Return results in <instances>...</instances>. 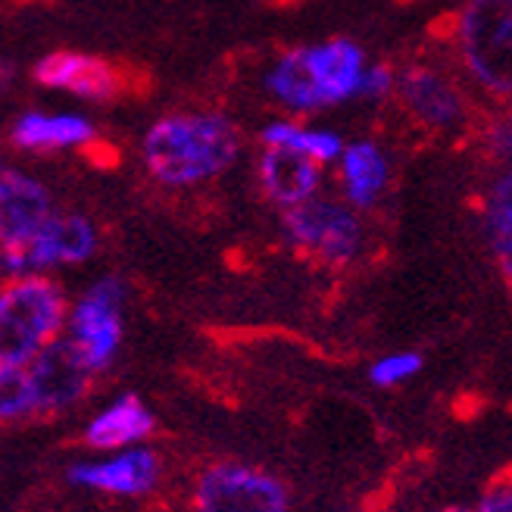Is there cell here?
Masks as SVG:
<instances>
[{
    "label": "cell",
    "instance_id": "1",
    "mask_svg": "<svg viewBox=\"0 0 512 512\" xmlns=\"http://www.w3.org/2000/svg\"><path fill=\"white\" fill-rule=\"evenodd\" d=\"M241 153L238 125L210 110L166 113L141 141V160L153 182L166 188H194L222 175Z\"/></svg>",
    "mask_w": 512,
    "mask_h": 512
},
{
    "label": "cell",
    "instance_id": "2",
    "mask_svg": "<svg viewBox=\"0 0 512 512\" xmlns=\"http://www.w3.org/2000/svg\"><path fill=\"white\" fill-rule=\"evenodd\" d=\"M450 44L481 94L512 104V0H466L450 25Z\"/></svg>",
    "mask_w": 512,
    "mask_h": 512
},
{
    "label": "cell",
    "instance_id": "3",
    "mask_svg": "<svg viewBox=\"0 0 512 512\" xmlns=\"http://www.w3.org/2000/svg\"><path fill=\"white\" fill-rule=\"evenodd\" d=\"M66 297L47 275H19L0 288V372L29 366L60 338Z\"/></svg>",
    "mask_w": 512,
    "mask_h": 512
},
{
    "label": "cell",
    "instance_id": "4",
    "mask_svg": "<svg viewBox=\"0 0 512 512\" xmlns=\"http://www.w3.org/2000/svg\"><path fill=\"white\" fill-rule=\"evenodd\" d=\"M285 228V238L303 250L316 256L319 263L328 266H347L353 263L363 250V222L356 216L353 207L338 200H322L313 197L300 203V207L285 210L281 219Z\"/></svg>",
    "mask_w": 512,
    "mask_h": 512
},
{
    "label": "cell",
    "instance_id": "5",
    "mask_svg": "<svg viewBox=\"0 0 512 512\" xmlns=\"http://www.w3.org/2000/svg\"><path fill=\"white\" fill-rule=\"evenodd\" d=\"M97 250V228L79 213H50L35 232L16 247L0 250V269L19 275H41L44 269L85 263Z\"/></svg>",
    "mask_w": 512,
    "mask_h": 512
},
{
    "label": "cell",
    "instance_id": "6",
    "mask_svg": "<svg viewBox=\"0 0 512 512\" xmlns=\"http://www.w3.org/2000/svg\"><path fill=\"white\" fill-rule=\"evenodd\" d=\"M291 494L275 475L219 463L203 469L194 484V512H288Z\"/></svg>",
    "mask_w": 512,
    "mask_h": 512
},
{
    "label": "cell",
    "instance_id": "7",
    "mask_svg": "<svg viewBox=\"0 0 512 512\" xmlns=\"http://www.w3.org/2000/svg\"><path fill=\"white\" fill-rule=\"evenodd\" d=\"M122 303L125 285L119 278H100L82 294L69 313V341L82 353L91 372H100L113 363L122 344Z\"/></svg>",
    "mask_w": 512,
    "mask_h": 512
},
{
    "label": "cell",
    "instance_id": "8",
    "mask_svg": "<svg viewBox=\"0 0 512 512\" xmlns=\"http://www.w3.org/2000/svg\"><path fill=\"white\" fill-rule=\"evenodd\" d=\"M394 94L419 125L450 132L469 122V97L450 72L434 63H409L397 72Z\"/></svg>",
    "mask_w": 512,
    "mask_h": 512
},
{
    "label": "cell",
    "instance_id": "9",
    "mask_svg": "<svg viewBox=\"0 0 512 512\" xmlns=\"http://www.w3.org/2000/svg\"><path fill=\"white\" fill-rule=\"evenodd\" d=\"M32 79L47 91L82 97L91 104H110L128 88L119 66L97 54H85V50H54V54L41 57L32 66Z\"/></svg>",
    "mask_w": 512,
    "mask_h": 512
},
{
    "label": "cell",
    "instance_id": "10",
    "mask_svg": "<svg viewBox=\"0 0 512 512\" xmlns=\"http://www.w3.org/2000/svg\"><path fill=\"white\" fill-rule=\"evenodd\" d=\"M25 369H29L32 378L35 413L44 416L66 413L69 406H75L88 394L94 378V372L85 366L82 353L72 347L69 338L50 341Z\"/></svg>",
    "mask_w": 512,
    "mask_h": 512
},
{
    "label": "cell",
    "instance_id": "11",
    "mask_svg": "<svg viewBox=\"0 0 512 512\" xmlns=\"http://www.w3.org/2000/svg\"><path fill=\"white\" fill-rule=\"evenodd\" d=\"M50 213L54 203L38 178L0 160V250L22 244Z\"/></svg>",
    "mask_w": 512,
    "mask_h": 512
},
{
    "label": "cell",
    "instance_id": "12",
    "mask_svg": "<svg viewBox=\"0 0 512 512\" xmlns=\"http://www.w3.org/2000/svg\"><path fill=\"white\" fill-rule=\"evenodd\" d=\"M303 60L316 82L322 107H338L344 100H353L369 66L363 47L350 38H331L322 44L303 47Z\"/></svg>",
    "mask_w": 512,
    "mask_h": 512
},
{
    "label": "cell",
    "instance_id": "13",
    "mask_svg": "<svg viewBox=\"0 0 512 512\" xmlns=\"http://www.w3.org/2000/svg\"><path fill=\"white\" fill-rule=\"evenodd\" d=\"M69 481L88 491L116 494V497H141L157 488L160 459L150 450L128 447L107 463H79L69 469Z\"/></svg>",
    "mask_w": 512,
    "mask_h": 512
},
{
    "label": "cell",
    "instance_id": "14",
    "mask_svg": "<svg viewBox=\"0 0 512 512\" xmlns=\"http://www.w3.org/2000/svg\"><path fill=\"white\" fill-rule=\"evenodd\" d=\"M256 178H260V188L272 203L291 210L319 194L322 166L285 147H263L260 163H256Z\"/></svg>",
    "mask_w": 512,
    "mask_h": 512
},
{
    "label": "cell",
    "instance_id": "15",
    "mask_svg": "<svg viewBox=\"0 0 512 512\" xmlns=\"http://www.w3.org/2000/svg\"><path fill=\"white\" fill-rule=\"evenodd\" d=\"M97 138V128L82 113H44L29 110L10 125V141L25 153H57L88 147Z\"/></svg>",
    "mask_w": 512,
    "mask_h": 512
},
{
    "label": "cell",
    "instance_id": "16",
    "mask_svg": "<svg viewBox=\"0 0 512 512\" xmlns=\"http://www.w3.org/2000/svg\"><path fill=\"white\" fill-rule=\"evenodd\" d=\"M338 175L347 207L369 210L381 200L391 182V160L375 141H353L344 144L338 157Z\"/></svg>",
    "mask_w": 512,
    "mask_h": 512
},
{
    "label": "cell",
    "instance_id": "17",
    "mask_svg": "<svg viewBox=\"0 0 512 512\" xmlns=\"http://www.w3.org/2000/svg\"><path fill=\"white\" fill-rule=\"evenodd\" d=\"M157 419H153L150 409L135 397L125 394L116 403H110L91 425L85 428V444L94 450H128L150 438Z\"/></svg>",
    "mask_w": 512,
    "mask_h": 512
},
{
    "label": "cell",
    "instance_id": "18",
    "mask_svg": "<svg viewBox=\"0 0 512 512\" xmlns=\"http://www.w3.org/2000/svg\"><path fill=\"white\" fill-rule=\"evenodd\" d=\"M266 91L272 94V100L278 107H285L291 113L325 110L313 75H310V69H306L303 47L285 50V54L272 63V69L266 72Z\"/></svg>",
    "mask_w": 512,
    "mask_h": 512
},
{
    "label": "cell",
    "instance_id": "19",
    "mask_svg": "<svg viewBox=\"0 0 512 512\" xmlns=\"http://www.w3.org/2000/svg\"><path fill=\"white\" fill-rule=\"evenodd\" d=\"M263 147H285L303 157L316 160L319 166L338 163L344 138L338 132H328V128H313V125H300L294 119H275L260 132Z\"/></svg>",
    "mask_w": 512,
    "mask_h": 512
},
{
    "label": "cell",
    "instance_id": "20",
    "mask_svg": "<svg viewBox=\"0 0 512 512\" xmlns=\"http://www.w3.org/2000/svg\"><path fill=\"white\" fill-rule=\"evenodd\" d=\"M484 235L494 263L512 285V166H506L484 197Z\"/></svg>",
    "mask_w": 512,
    "mask_h": 512
},
{
    "label": "cell",
    "instance_id": "21",
    "mask_svg": "<svg viewBox=\"0 0 512 512\" xmlns=\"http://www.w3.org/2000/svg\"><path fill=\"white\" fill-rule=\"evenodd\" d=\"M35 416V394L29 369H4L0 372V425L22 422Z\"/></svg>",
    "mask_w": 512,
    "mask_h": 512
},
{
    "label": "cell",
    "instance_id": "22",
    "mask_svg": "<svg viewBox=\"0 0 512 512\" xmlns=\"http://www.w3.org/2000/svg\"><path fill=\"white\" fill-rule=\"evenodd\" d=\"M425 360L419 353L413 350H400V353H388L381 356V360L372 363L369 369V381L375 384V388H397V384L416 378L422 372Z\"/></svg>",
    "mask_w": 512,
    "mask_h": 512
},
{
    "label": "cell",
    "instance_id": "23",
    "mask_svg": "<svg viewBox=\"0 0 512 512\" xmlns=\"http://www.w3.org/2000/svg\"><path fill=\"white\" fill-rule=\"evenodd\" d=\"M394 82H397V69L388 66V63H369L363 79H360V88H356V97L363 100H384L394 94Z\"/></svg>",
    "mask_w": 512,
    "mask_h": 512
},
{
    "label": "cell",
    "instance_id": "24",
    "mask_svg": "<svg viewBox=\"0 0 512 512\" xmlns=\"http://www.w3.org/2000/svg\"><path fill=\"white\" fill-rule=\"evenodd\" d=\"M488 150H491V157L503 169L512 166V113H506L503 119L491 122V128H488Z\"/></svg>",
    "mask_w": 512,
    "mask_h": 512
},
{
    "label": "cell",
    "instance_id": "25",
    "mask_svg": "<svg viewBox=\"0 0 512 512\" xmlns=\"http://www.w3.org/2000/svg\"><path fill=\"white\" fill-rule=\"evenodd\" d=\"M469 512H512V481L494 484V488L478 500V506Z\"/></svg>",
    "mask_w": 512,
    "mask_h": 512
},
{
    "label": "cell",
    "instance_id": "26",
    "mask_svg": "<svg viewBox=\"0 0 512 512\" xmlns=\"http://www.w3.org/2000/svg\"><path fill=\"white\" fill-rule=\"evenodd\" d=\"M16 82V66L10 60H0V88H13Z\"/></svg>",
    "mask_w": 512,
    "mask_h": 512
},
{
    "label": "cell",
    "instance_id": "27",
    "mask_svg": "<svg viewBox=\"0 0 512 512\" xmlns=\"http://www.w3.org/2000/svg\"><path fill=\"white\" fill-rule=\"evenodd\" d=\"M441 512H469V509H463V506H447V509H441Z\"/></svg>",
    "mask_w": 512,
    "mask_h": 512
}]
</instances>
